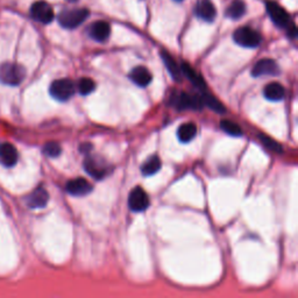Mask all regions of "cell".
Segmentation results:
<instances>
[{"instance_id":"cell-1","label":"cell","mask_w":298,"mask_h":298,"mask_svg":"<svg viewBox=\"0 0 298 298\" xmlns=\"http://www.w3.org/2000/svg\"><path fill=\"white\" fill-rule=\"evenodd\" d=\"M90 12L86 9L64 10L58 14V23L66 29H73L81 26L89 18Z\"/></svg>"},{"instance_id":"cell-2","label":"cell","mask_w":298,"mask_h":298,"mask_svg":"<svg viewBox=\"0 0 298 298\" xmlns=\"http://www.w3.org/2000/svg\"><path fill=\"white\" fill-rule=\"evenodd\" d=\"M25 69L15 63H4L0 66V82L5 85L17 86L25 78Z\"/></svg>"},{"instance_id":"cell-3","label":"cell","mask_w":298,"mask_h":298,"mask_svg":"<svg viewBox=\"0 0 298 298\" xmlns=\"http://www.w3.org/2000/svg\"><path fill=\"white\" fill-rule=\"evenodd\" d=\"M235 43L245 48H256L262 41L261 35L250 27H240L233 34Z\"/></svg>"},{"instance_id":"cell-4","label":"cell","mask_w":298,"mask_h":298,"mask_svg":"<svg viewBox=\"0 0 298 298\" xmlns=\"http://www.w3.org/2000/svg\"><path fill=\"white\" fill-rule=\"evenodd\" d=\"M83 166L86 172L96 179L105 178L109 172V166L107 162L99 156H86Z\"/></svg>"},{"instance_id":"cell-5","label":"cell","mask_w":298,"mask_h":298,"mask_svg":"<svg viewBox=\"0 0 298 298\" xmlns=\"http://www.w3.org/2000/svg\"><path fill=\"white\" fill-rule=\"evenodd\" d=\"M74 84L72 81L68 78H62V80L54 81L50 85V95L58 101H66L73 96L74 93Z\"/></svg>"},{"instance_id":"cell-6","label":"cell","mask_w":298,"mask_h":298,"mask_svg":"<svg viewBox=\"0 0 298 298\" xmlns=\"http://www.w3.org/2000/svg\"><path fill=\"white\" fill-rule=\"evenodd\" d=\"M266 9L267 13H268L269 18L272 19V21L275 23L277 27L281 28H288L290 26V15L283 7L278 5L275 2H267L266 3Z\"/></svg>"},{"instance_id":"cell-7","label":"cell","mask_w":298,"mask_h":298,"mask_svg":"<svg viewBox=\"0 0 298 298\" xmlns=\"http://www.w3.org/2000/svg\"><path fill=\"white\" fill-rule=\"evenodd\" d=\"M30 15L34 20L41 23H50L55 18L53 7L46 2H36L30 7Z\"/></svg>"},{"instance_id":"cell-8","label":"cell","mask_w":298,"mask_h":298,"mask_svg":"<svg viewBox=\"0 0 298 298\" xmlns=\"http://www.w3.org/2000/svg\"><path fill=\"white\" fill-rule=\"evenodd\" d=\"M129 209L134 212H142L149 206V197L147 192L141 187H136L129 192L128 197Z\"/></svg>"},{"instance_id":"cell-9","label":"cell","mask_w":298,"mask_h":298,"mask_svg":"<svg viewBox=\"0 0 298 298\" xmlns=\"http://www.w3.org/2000/svg\"><path fill=\"white\" fill-rule=\"evenodd\" d=\"M196 17L206 22H213L217 17V10L211 0H198L195 5Z\"/></svg>"},{"instance_id":"cell-10","label":"cell","mask_w":298,"mask_h":298,"mask_svg":"<svg viewBox=\"0 0 298 298\" xmlns=\"http://www.w3.org/2000/svg\"><path fill=\"white\" fill-rule=\"evenodd\" d=\"M280 73V68L277 63L274 60L270 58H264L256 62L252 69V74L254 77H261V76H277Z\"/></svg>"},{"instance_id":"cell-11","label":"cell","mask_w":298,"mask_h":298,"mask_svg":"<svg viewBox=\"0 0 298 298\" xmlns=\"http://www.w3.org/2000/svg\"><path fill=\"white\" fill-rule=\"evenodd\" d=\"M174 103L176 107L179 109H199L204 105L202 97L190 96L185 92H181L178 96H176Z\"/></svg>"},{"instance_id":"cell-12","label":"cell","mask_w":298,"mask_h":298,"mask_svg":"<svg viewBox=\"0 0 298 298\" xmlns=\"http://www.w3.org/2000/svg\"><path fill=\"white\" fill-rule=\"evenodd\" d=\"M65 189L70 195L76 196V197H82V196L89 195L93 188L91 183H89L85 178H74L66 183Z\"/></svg>"},{"instance_id":"cell-13","label":"cell","mask_w":298,"mask_h":298,"mask_svg":"<svg viewBox=\"0 0 298 298\" xmlns=\"http://www.w3.org/2000/svg\"><path fill=\"white\" fill-rule=\"evenodd\" d=\"M18 151L13 144L5 142L0 144V163L7 168L14 167L18 162Z\"/></svg>"},{"instance_id":"cell-14","label":"cell","mask_w":298,"mask_h":298,"mask_svg":"<svg viewBox=\"0 0 298 298\" xmlns=\"http://www.w3.org/2000/svg\"><path fill=\"white\" fill-rule=\"evenodd\" d=\"M49 202V194L43 188H38L27 198V205L30 209H42Z\"/></svg>"},{"instance_id":"cell-15","label":"cell","mask_w":298,"mask_h":298,"mask_svg":"<svg viewBox=\"0 0 298 298\" xmlns=\"http://www.w3.org/2000/svg\"><path fill=\"white\" fill-rule=\"evenodd\" d=\"M111 34V26L106 21H96L90 27V36L97 42H105Z\"/></svg>"},{"instance_id":"cell-16","label":"cell","mask_w":298,"mask_h":298,"mask_svg":"<svg viewBox=\"0 0 298 298\" xmlns=\"http://www.w3.org/2000/svg\"><path fill=\"white\" fill-rule=\"evenodd\" d=\"M129 78H131L133 83L141 86V88H144V86H147L151 83L153 76L146 66H136L129 73Z\"/></svg>"},{"instance_id":"cell-17","label":"cell","mask_w":298,"mask_h":298,"mask_svg":"<svg viewBox=\"0 0 298 298\" xmlns=\"http://www.w3.org/2000/svg\"><path fill=\"white\" fill-rule=\"evenodd\" d=\"M264 93L268 100L280 101L285 96V89L280 83H270L265 88Z\"/></svg>"},{"instance_id":"cell-18","label":"cell","mask_w":298,"mask_h":298,"mask_svg":"<svg viewBox=\"0 0 298 298\" xmlns=\"http://www.w3.org/2000/svg\"><path fill=\"white\" fill-rule=\"evenodd\" d=\"M196 134H197V127H196V125L192 123L183 124L177 129L178 139L181 142H184V143L190 142V141L195 138Z\"/></svg>"},{"instance_id":"cell-19","label":"cell","mask_w":298,"mask_h":298,"mask_svg":"<svg viewBox=\"0 0 298 298\" xmlns=\"http://www.w3.org/2000/svg\"><path fill=\"white\" fill-rule=\"evenodd\" d=\"M246 13V4L242 0H234L230 4V6L226 10V15L230 19L238 20L242 18Z\"/></svg>"},{"instance_id":"cell-20","label":"cell","mask_w":298,"mask_h":298,"mask_svg":"<svg viewBox=\"0 0 298 298\" xmlns=\"http://www.w3.org/2000/svg\"><path fill=\"white\" fill-rule=\"evenodd\" d=\"M181 70L183 71V73L185 74V76L192 82V83H194L195 86H197L199 90H202V91H205L206 84L204 83L203 78L199 76L197 72H196L195 69H192L191 66L188 63H182Z\"/></svg>"},{"instance_id":"cell-21","label":"cell","mask_w":298,"mask_h":298,"mask_svg":"<svg viewBox=\"0 0 298 298\" xmlns=\"http://www.w3.org/2000/svg\"><path fill=\"white\" fill-rule=\"evenodd\" d=\"M161 55H162V58H163L164 64H166V68L168 69V71L170 72L172 78H174V80H176V81L181 80L182 70L177 65V62H176L174 58L171 57L170 54H168L166 52H162V54Z\"/></svg>"},{"instance_id":"cell-22","label":"cell","mask_w":298,"mask_h":298,"mask_svg":"<svg viewBox=\"0 0 298 298\" xmlns=\"http://www.w3.org/2000/svg\"><path fill=\"white\" fill-rule=\"evenodd\" d=\"M161 167H162V162H161V159L159 156H152V158H149L146 162L142 164V167H141V171H142V175L143 176H152V175H155L156 172L160 171Z\"/></svg>"},{"instance_id":"cell-23","label":"cell","mask_w":298,"mask_h":298,"mask_svg":"<svg viewBox=\"0 0 298 298\" xmlns=\"http://www.w3.org/2000/svg\"><path fill=\"white\" fill-rule=\"evenodd\" d=\"M202 100L203 104H205L209 106L211 109H213L214 112L218 113H225V107L222 106L217 98H214L213 96H211L210 93H207L205 91H203V96H202Z\"/></svg>"},{"instance_id":"cell-24","label":"cell","mask_w":298,"mask_h":298,"mask_svg":"<svg viewBox=\"0 0 298 298\" xmlns=\"http://www.w3.org/2000/svg\"><path fill=\"white\" fill-rule=\"evenodd\" d=\"M220 127L225 133L232 136H241L242 135V129L237 123H233L231 120H221Z\"/></svg>"},{"instance_id":"cell-25","label":"cell","mask_w":298,"mask_h":298,"mask_svg":"<svg viewBox=\"0 0 298 298\" xmlns=\"http://www.w3.org/2000/svg\"><path fill=\"white\" fill-rule=\"evenodd\" d=\"M95 89L96 83L91 78H82V80L78 82V91H80L81 95L88 96L92 91H95Z\"/></svg>"},{"instance_id":"cell-26","label":"cell","mask_w":298,"mask_h":298,"mask_svg":"<svg viewBox=\"0 0 298 298\" xmlns=\"http://www.w3.org/2000/svg\"><path fill=\"white\" fill-rule=\"evenodd\" d=\"M61 152V146L57 142H54V141H52V142H47L45 144V147H43V153H45L47 156H49V158H57V156H60Z\"/></svg>"},{"instance_id":"cell-27","label":"cell","mask_w":298,"mask_h":298,"mask_svg":"<svg viewBox=\"0 0 298 298\" xmlns=\"http://www.w3.org/2000/svg\"><path fill=\"white\" fill-rule=\"evenodd\" d=\"M258 138H260L261 142L265 144V147L268 148L269 151L275 152V153H282V152H283V151H282V146H281V144L278 143V142H276L275 140L270 139L269 136L261 134L260 136H258Z\"/></svg>"},{"instance_id":"cell-28","label":"cell","mask_w":298,"mask_h":298,"mask_svg":"<svg viewBox=\"0 0 298 298\" xmlns=\"http://www.w3.org/2000/svg\"><path fill=\"white\" fill-rule=\"evenodd\" d=\"M68 2H71V3H74V2H77V0H68Z\"/></svg>"}]
</instances>
